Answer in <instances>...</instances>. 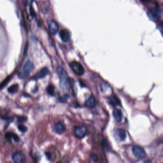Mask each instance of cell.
<instances>
[{
    "label": "cell",
    "instance_id": "cell-9",
    "mask_svg": "<svg viewBox=\"0 0 163 163\" xmlns=\"http://www.w3.org/2000/svg\"><path fill=\"white\" fill-rule=\"evenodd\" d=\"M5 138L10 142H12V140H14L15 142H18L20 138L17 134L14 133L7 132L5 135Z\"/></svg>",
    "mask_w": 163,
    "mask_h": 163
},
{
    "label": "cell",
    "instance_id": "cell-21",
    "mask_svg": "<svg viewBox=\"0 0 163 163\" xmlns=\"http://www.w3.org/2000/svg\"><path fill=\"white\" fill-rule=\"evenodd\" d=\"M45 156H46V157L47 158V159L48 160H51L52 158V154L50 152H45Z\"/></svg>",
    "mask_w": 163,
    "mask_h": 163
},
{
    "label": "cell",
    "instance_id": "cell-26",
    "mask_svg": "<svg viewBox=\"0 0 163 163\" xmlns=\"http://www.w3.org/2000/svg\"><path fill=\"white\" fill-rule=\"evenodd\" d=\"M143 163H153V162L151 160H146L143 162Z\"/></svg>",
    "mask_w": 163,
    "mask_h": 163
},
{
    "label": "cell",
    "instance_id": "cell-12",
    "mask_svg": "<svg viewBox=\"0 0 163 163\" xmlns=\"http://www.w3.org/2000/svg\"><path fill=\"white\" fill-rule=\"evenodd\" d=\"M113 116L116 121L118 122H121L122 119L123 114L122 111L120 109L115 108L113 111Z\"/></svg>",
    "mask_w": 163,
    "mask_h": 163
},
{
    "label": "cell",
    "instance_id": "cell-22",
    "mask_svg": "<svg viewBox=\"0 0 163 163\" xmlns=\"http://www.w3.org/2000/svg\"><path fill=\"white\" fill-rule=\"evenodd\" d=\"M26 120V118L24 117H20L18 118V121L19 123H23Z\"/></svg>",
    "mask_w": 163,
    "mask_h": 163
},
{
    "label": "cell",
    "instance_id": "cell-13",
    "mask_svg": "<svg viewBox=\"0 0 163 163\" xmlns=\"http://www.w3.org/2000/svg\"><path fill=\"white\" fill-rule=\"evenodd\" d=\"M49 72V70L47 67L43 68L37 72L35 76V79H40L43 78L48 75Z\"/></svg>",
    "mask_w": 163,
    "mask_h": 163
},
{
    "label": "cell",
    "instance_id": "cell-6",
    "mask_svg": "<svg viewBox=\"0 0 163 163\" xmlns=\"http://www.w3.org/2000/svg\"><path fill=\"white\" fill-rule=\"evenodd\" d=\"M12 159L14 163H26L27 161L24 154L19 151L14 153L12 156Z\"/></svg>",
    "mask_w": 163,
    "mask_h": 163
},
{
    "label": "cell",
    "instance_id": "cell-7",
    "mask_svg": "<svg viewBox=\"0 0 163 163\" xmlns=\"http://www.w3.org/2000/svg\"><path fill=\"white\" fill-rule=\"evenodd\" d=\"M148 14L152 20L155 21H158L161 17L160 10L159 8L154 7L150 10Z\"/></svg>",
    "mask_w": 163,
    "mask_h": 163
},
{
    "label": "cell",
    "instance_id": "cell-16",
    "mask_svg": "<svg viewBox=\"0 0 163 163\" xmlns=\"http://www.w3.org/2000/svg\"><path fill=\"white\" fill-rule=\"evenodd\" d=\"M109 103L113 106H116L120 104V100L117 97L113 96L109 99Z\"/></svg>",
    "mask_w": 163,
    "mask_h": 163
},
{
    "label": "cell",
    "instance_id": "cell-24",
    "mask_svg": "<svg viewBox=\"0 0 163 163\" xmlns=\"http://www.w3.org/2000/svg\"><path fill=\"white\" fill-rule=\"evenodd\" d=\"M159 26V28L160 29L161 31V32H162V33H163V22L160 23Z\"/></svg>",
    "mask_w": 163,
    "mask_h": 163
},
{
    "label": "cell",
    "instance_id": "cell-20",
    "mask_svg": "<svg viewBox=\"0 0 163 163\" xmlns=\"http://www.w3.org/2000/svg\"><path fill=\"white\" fill-rule=\"evenodd\" d=\"M18 129L20 132L22 133H25L27 132V128L26 126H25L22 125H20L18 126Z\"/></svg>",
    "mask_w": 163,
    "mask_h": 163
},
{
    "label": "cell",
    "instance_id": "cell-14",
    "mask_svg": "<svg viewBox=\"0 0 163 163\" xmlns=\"http://www.w3.org/2000/svg\"><path fill=\"white\" fill-rule=\"evenodd\" d=\"M116 135H117L120 141H124L126 139L127 137L126 133L124 129H118L116 130Z\"/></svg>",
    "mask_w": 163,
    "mask_h": 163
},
{
    "label": "cell",
    "instance_id": "cell-5",
    "mask_svg": "<svg viewBox=\"0 0 163 163\" xmlns=\"http://www.w3.org/2000/svg\"><path fill=\"white\" fill-rule=\"evenodd\" d=\"M132 151L134 156L138 159H143L146 157V155L145 149L139 146H133Z\"/></svg>",
    "mask_w": 163,
    "mask_h": 163
},
{
    "label": "cell",
    "instance_id": "cell-1",
    "mask_svg": "<svg viewBox=\"0 0 163 163\" xmlns=\"http://www.w3.org/2000/svg\"><path fill=\"white\" fill-rule=\"evenodd\" d=\"M57 72L60 79V85L61 88L64 91H67L70 85V79L64 69L59 67L57 69Z\"/></svg>",
    "mask_w": 163,
    "mask_h": 163
},
{
    "label": "cell",
    "instance_id": "cell-18",
    "mask_svg": "<svg viewBox=\"0 0 163 163\" xmlns=\"http://www.w3.org/2000/svg\"><path fill=\"white\" fill-rule=\"evenodd\" d=\"M47 91L48 93L51 96L55 95V87L53 85H50L47 86Z\"/></svg>",
    "mask_w": 163,
    "mask_h": 163
},
{
    "label": "cell",
    "instance_id": "cell-19",
    "mask_svg": "<svg viewBox=\"0 0 163 163\" xmlns=\"http://www.w3.org/2000/svg\"><path fill=\"white\" fill-rule=\"evenodd\" d=\"M90 157L91 159L95 163L98 162L99 160V157L96 154L93 153L91 154L90 155Z\"/></svg>",
    "mask_w": 163,
    "mask_h": 163
},
{
    "label": "cell",
    "instance_id": "cell-23",
    "mask_svg": "<svg viewBox=\"0 0 163 163\" xmlns=\"http://www.w3.org/2000/svg\"><path fill=\"white\" fill-rule=\"evenodd\" d=\"M67 98H68V97H66L65 96L61 97L60 100L61 102H66V101H67Z\"/></svg>",
    "mask_w": 163,
    "mask_h": 163
},
{
    "label": "cell",
    "instance_id": "cell-3",
    "mask_svg": "<svg viewBox=\"0 0 163 163\" xmlns=\"http://www.w3.org/2000/svg\"><path fill=\"white\" fill-rule=\"evenodd\" d=\"M88 130L84 125H79L74 128V134L79 139H82L88 135Z\"/></svg>",
    "mask_w": 163,
    "mask_h": 163
},
{
    "label": "cell",
    "instance_id": "cell-4",
    "mask_svg": "<svg viewBox=\"0 0 163 163\" xmlns=\"http://www.w3.org/2000/svg\"><path fill=\"white\" fill-rule=\"evenodd\" d=\"M70 67L75 74L81 76L85 73V69L83 66L77 62L73 61L69 64Z\"/></svg>",
    "mask_w": 163,
    "mask_h": 163
},
{
    "label": "cell",
    "instance_id": "cell-10",
    "mask_svg": "<svg viewBox=\"0 0 163 163\" xmlns=\"http://www.w3.org/2000/svg\"><path fill=\"white\" fill-rule=\"evenodd\" d=\"M48 28L51 33H52V34H56L57 32H58V25L55 21L52 20L50 21L48 23Z\"/></svg>",
    "mask_w": 163,
    "mask_h": 163
},
{
    "label": "cell",
    "instance_id": "cell-15",
    "mask_svg": "<svg viewBox=\"0 0 163 163\" xmlns=\"http://www.w3.org/2000/svg\"><path fill=\"white\" fill-rule=\"evenodd\" d=\"M95 99L94 98V96H90V97H89L87 100L86 102V106L88 107L89 108H92L95 106Z\"/></svg>",
    "mask_w": 163,
    "mask_h": 163
},
{
    "label": "cell",
    "instance_id": "cell-25",
    "mask_svg": "<svg viewBox=\"0 0 163 163\" xmlns=\"http://www.w3.org/2000/svg\"><path fill=\"white\" fill-rule=\"evenodd\" d=\"M140 1H142V2H150V1H151L152 0H140Z\"/></svg>",
    "mask_w": 163,
    "mask_h": 163
},
{
    "label": "cell",
    "instance_id": "cell-17",
    "mask_svg": "<svg viewBox=\"0 0 163 163\" xmlns=\"http://www.w3.org/2000/svg\"><path fill=\"white\" fill-rule=\"evenodd\" d=\"M19 89V86L17 84H15L12 85L8 89V91L11 93H16L18 92Z\"/></svg>",
    "mask_w": 163,
    "mask_h": 163
},
{
    "label": "cell",
    "instance_id": "cell-8",
    "mask_svg": "<svg viewBox=\"0 0 163 163\" xmlns=\"http://www.w3.org/2000/svg\"><path fill=\"white\" fill-rule=\"evenodd\" d=\"M66 127L63 123L58 122L56 123L54 126V131L58 135H62L65 132Z\"/></svg>",
    "mask_w": 163,
    "mask_h": 163
},
{
    "label": "cell",
    "instance_id": "cell-2",
    "mask_svg": "<svg viewBox=\"0 0 163 163\" xmlns=\"http://www.w3.org/2000/svg\"><path fill=\"white\" fill-rule=\"evenodd\" d=\"M34 68L33 63L30 61H28L24 65L22 70L19 74V77L21 79L26 78L32 72Z\"/></svg>",
    "mask_w": 163,
    "mask_h": 163
},
{
    "label": "cell",
    "instance_id": "cell-11",
    "mask_svg": "<svg viewBox=\"0 0 163 163\" xmlns=\"http://www.w3.org/2000/svg\"><path fill=\"white\" fill-rule=\"evenodd\" d=\"M59 35L63 42H67L70 39V33L67 30L63 29L59 33Z\"/></svg>",
    "mask_w": 163,
    "mask_h": 163
},
{
    "label": "cell",
    "instance_id": "cell-27",
    "mask_svg": "<svg viewBox=\"0 0 163 163\" xmlns=\"http://www.w3.org/2000/svg\"><path fill=\"white\" fill-rule=\"evenodd\" d=\"M28 43H27V44H26V46H25V49H27V48H28ZM26 51L27 50H25V54H26Z\"/></svg>",
    "mask_w": 163,
    "mask_h": 163
}]
</instances>
